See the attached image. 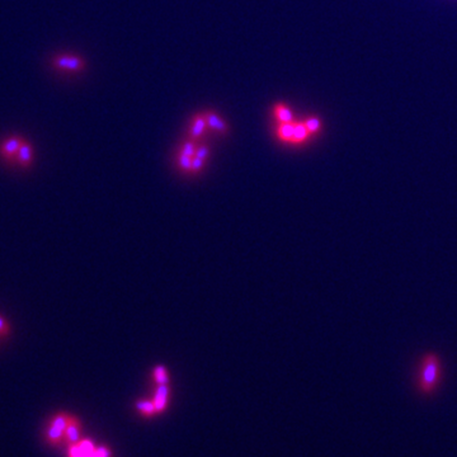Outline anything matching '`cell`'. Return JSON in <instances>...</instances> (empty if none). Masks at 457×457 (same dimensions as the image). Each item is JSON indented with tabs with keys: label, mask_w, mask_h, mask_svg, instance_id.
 Returning <instances> with one entry per match:
<instances>
[{
	"label": "cell",
	"mask_w": 457,
	"mask_h": 457,
	"mask_svg": "<svg viewBox=\"0 0 457 457\" xmlns=\"http://www.w3.org/2000/svg\"><path fill=\"white\" fill-rule=\"evenodd\" d=\"M196 150H197V148H196V144L192 142V141H187V142H184V145H183V148H182L183 154L188 155V156H190V158L194 156Z\"/></svg>",
	"instance_id": "19"
},
{
	"label": "cell",
	"mask_w": 457,
	"mask_h": 457,
	"mask_svg": "<svg viewBox=\"0 0 457 457\" xmlns=\"http://www.w3.org/2000/svg\"><path fill=\"white\" fill-rule=\"evenodd\" d=\"M44 438H46L47 444H52V446H58L64 440V430H58V428L54 427L51 424L47 426L46 433H44Z\"/></svg>",
	"instance_id": "10"
},
{
	"label": "cell",
	"mask_w": 457,
	"mask_h": 457,
	"mask_svg": "<svg viewBox=\"0 0 457 457\" xmlns=\"http://www.w3.org/2000/svg\"><path fill=\"white\" fill-rule=\"evenodd\" d=\"M308 130L306 128L305 124L304 122H296L295 121V131H294V138H292V144H301L305 142L308 140Z\"/></svg>",
	"instance_id": "12"
},
{
	"label": "cell",
	"mask_w": 457,
	"mask_h": 457,
	"mask_svg": "<svg viewBox=\"0 0 457 457\" xmlns=\"http://www.w3.org/2000/svg\"><path fill=\"white\" fill-rule=\"evenodd\" d=\"M70 416H72V414H68L65 413V412H60V413L55 414V416H52V419L50 420V424L65 432L68 423H69Z\"/></svg>",
	"instance_id": "13"
},
{
	"label": "cell",
	"mask_w": 457,
	"mask_h": 457,
	"mask_svg": "<svg viewBox=\"0 0 457 457\" xmlns=\"http://www.w3.org/2000/svg\"><path fill=\"white\" fill-rule=\"evenodd\" d=\"M52 66L62 72H80L86 68V61L76 55L58 54L52 58Z\"/></svg>",
	"instance_id": "2"
},
{
	"label": "cell",
	"mask_w": 457,
	"mask_h": 457,
	"mask_svg": "<svg viewBox=\"0 0 457 457\" xmlns=\"http://www.w3.org/2000/svg\"><path fill=\"white\" fill-rule=\"evenodd\" d=\"M0 333L2 334L8 333V325L6 324V322H4L2 318H0Z\"/></svg>",
	"instance_id": "24"
},
{
	"label": "cell",
	"mask_w": 457,
	"mask_h": 457,
	"mask_svg": "<svg viewBox=\"0 0 457 457\" xmlns=\"http://www.w3.org/2000/svg\"><path fill=\"white\" fill-rule=\"evenodd\" d=\"M208 154H210V150L207 146H200V148H197V150H196L194 156L198 158V159H201V160H204V162H206Z\"/></svg>",
	"instance_id": "22"
},
{
	"label": "cell",
	"mask_w": 457,
	"mask_h": 457,
	"mask_svg": "<svg viewBox=\"0 0 457 457\" xmlns=\"http://www.w3.org/2000/svg\"><path fill=\"white\" fill-rule=\"evenodd\" d=\"M192 159L193 158L188 156V155L183 154V152H180V154H179V158H178V162H179V166H182L183 170H187V172L190 170V168H192Z\"/></svg>",
	"instance_id": "17"
},
{
	"label": "cell",
	"mask_w": 457,
	"mask_h": 457,
	"mask_svg": "<svg viewBox=\"0 0 457 457\" xmlns=\"http://www.w3.org/2000/svg\"><path fill=\"white\" fill-rule=\"evenodd\" d=\"M80 440H82V423L76 416H72L66 426V430L64 432V440L70 446V444H79Z\"/></svg>",
	"instance_id": "4"
},
{
	"label": "cell",
	"mask_w": 457,
	"mask_h": 457,
	"mask_svg": "<svg viewBox=\"0 0 457 457\" xmlns=\"http://www.w3.org/2000/svg\"><path fill=\"white\" fill-rule=\"evenodd\" d=\"M16 160H17L18 164H20V166H23V168L30 166V164H32V162H34V148H32V145H30L27 140H23Z\"/></svg>",
	"instance_id": "6"
},
{
	"label": "cell",
	"mask_w": 457,
	"mask_h": 457,
	"mask_svg": "<svg viewBox=\"0 0 457 457\" xmlns=\"http://www.w3.org/2000/svg\"><path fill=\"white\" fill-rule=\"evenodd\" d=\"M440 378V357L434 353H428L423 357L419 372L418 388L422 394L430 395L437 388Z\"/></svg>",
	"instance_id": "1"
},
{
	"label": "cell",
	"mask_w": 457,
	"mask_h": 457,
	"mask_svg": "<svg viewBox=\"0 0 457 457\" xmlns=\"http://www.w3.org/2000/svg\"><path fill=\"white\" fill-rule=\"evenodd\" d=\"M207 127V122H206V117L204 114H197L193 118L192 124H190V135L193 140L196 138H200L202 135L204 134V130Z\"/></svg>",
	"instance_id": "7"
},
{
	"label": "cell",
	"mask_w": 457,
	"mask_h": 457,
	"mask_svg": "<svg viewBox=\"0 0 457 457\" xmlns=\"http://www.w3.org/2000/svg\"><path fill=\"white\" fill-rule=\"evenodd\" d=\"M168 398H169V386L168 384H162V385H158L156 391H155L154 396V405L156 409V413H162L166 410V404H168Z\"/></svg>",
	"instance_id": "5"
},
{
	"label": "cell",
	"mask_w": 457,
	"mask_h": 457,
	"mask_svg": "<svg viewBox=\"0 0 457 457\" xmlns=\"http://www.w3.org/2000/svg\"><path fill=\"white\" fill-rule=\"evenodd\" d=\"M136 408L141 412V414H144V416H146L158 414L152 400H140V402H138V404H136Z\"/></svg>",
	"instance_id": "14"
},
{
	"label": "cell",
	"mask_w": 457,
	"mask_h": 457,
	"mask_svg": "<svg viewBox=\"0 0 457 457\" xmlns=\"http://www.w3.org/2000/svg\"><path fill=\"white\" fill-rule=\"evenodd\" d=\"M304 124H305L306 128L308 130L310 134L318 132V130L320 128V121L318 118H308L306 121H304Z\"/></svg>",
	"instance_id": "18"
},
{
	"label": "cell",
	"mask_w": 457,
	"mask_h": 457,
	"mask_svg": "<svg viewBox=\"0 0 457 457\" xmlns=\"http://www.w3.org/2000/svg\"><path fill=\"white\" fill-rule=\"evenodd\" d=\"M78 444H79V447L82 448V451H83V454H86V457H93L96 447H94L93 442H92L90 440H86H86H80V442Z\"/></svg>",
	"instance_id": "16"
},
{
	"label": "cell",
	"mask_w": 457,
	"mask_h": 457,
	"mask_svg": "<svg viewBox=\"0 0 457 457\" xmlns=\"http://www.w3.org/2000/svg\"><path fill=\"white\" fill-rule=\"evenodd\" d=\"M294 131H295V121L288 122V124H278L277 130H276V135L284 142L292 144Z\"/></svg>",
	"instance_id": "9"
},
{
	"label": "cell",
	"mask_w": 457,
	"mask_h": 457,
	"mask_svg": "<svg viewBox=\"0 0 457 457\" xmlns=\"http://www.w3.org/2000/svg\"><path fill=\"white\" fill-rule=\"evenodd\" d=\"M154 380L158 385H162V384H168V372H166V367L164 366H156L154 370Z\"/></svg>",
	"instance_id": "15"
},
{
	"label": "cell",
	"mask_w": 457,
	"mask_h": 457,
	"mask_svg": "<svg viewBox=\"0 0 457 457\" xmlns=\"http://www.w3.org/2000/svg\"><path fill=\"white\" fill-rule=\"evenodd\" d=\"M93 457H110V450L107 446L96 447Z\"/></svg>",
	"instance_id": "21"
},
{
	"label": "cell",
	"mask_w": 457,
	"mask_h": 457,
	"mask_svg": "<svg viewBox=\"0 0 457 457\" xmlns=\"http://www.w3.org/2000/svg\"><path fill=\"white\" fill-rule=\"evenodd\" d=\"M273 113H274V117L278 124H288V122L295 121V118H294V114H292V110L284 104L276 106L274 112Z\"/></svg>",
	"instance_id": "11"
},
{
	"label": "cell",
	"mask_w": 457,
	"mask_h": 457,
	"mask_svg": "<svg viewBox=\"0 0 457 457\" xmlns=\"http://www.w3.org/2000/svg\"><path fill=\"white\" fill-rule=\"evenodd\" d=\"M68 454H69V457H86L78 444H70L69 450H68Z\"/></svg>",
	"instance_id": "20"
},
{
	"label": "cell",
	"mask_w": 457,
	"mask_h": 457,
	"mask_svg": "<svg viewBox=\"0 0 457 457\" xmlns=\"http://www.w3.org/2000/svg\"><path fill=\"white\" fill-rule=\"evenodd\" d=\"M204 160H201V159H198V158L193 156L192 168H190V172H194V173H197V172H200L202 168H204Z\"/></svg>",
	"instance_id": "23"
},
{
	"label": "cell",
	"mask_w": 457,
	"mask_h": 457,
	"mask_svg": "<svg viewBox=\"0 0 457 457\" xmlns=\"http://www.w3.org/2000/svg\"><path fill=\"white\" fill-rule=\"evenodd\" d=\"M23 140L24 138L20 136H12L4 140L0 145V155L6 160H16Z\"/></svg>",
	"instance_id": "3"
},
{
	"label": "cell",
	"mask_w": 457,
	"mask_h": 457,
	"mask_svg": "<svg viewBox=\"0 0 457 457\" xmlns=\"http://www.w3.org/2000/svg\"><path fill=\"white\" fill-rule=\"evenodd\" d=\"M204 117H206L207 126H208L210 128L215 130L216 132H218V134L228 132V124H226L225 121L221 120L220 116H218L216 113L206 112L204 113Z\"/></svg>",
	"instance_id": "8"
}]
</instances>
